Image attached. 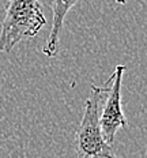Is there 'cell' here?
<instances>
[{
  "mask_svg": "<svg viewBox=\"0 0 147 158\" xmlns=\"http://www.w3.org/2000/svg\"><path fill=\"white\" fill-rule=\"evenodd\" d=\"M113 82V74L102 86L91 85L90 95L84 102V112L75 134L76 158H117L112 146L106 143L100 124V104Z\"/></svg>",
  "mask_w": 147,
  "mask_h": 158,
  "instance_id": "1",
  "label": "cell"
},
{
  "mask_svg": "<svg viewBox=\"0 0 147 158\" xmlns=\"http://www.w3.org/2000/svg\"><path fill=\"white\" fill-rule=\"evenodd\" d=\"M45 23L38 0H8L0 30V55L11 52L23 40L35 37Z\"/></svg>",
  "mask_w": 147,
  "mask_h": 158,
  "instance_id": "2",
  "label": "cell"
},
{
  "mask_svg": "<svg viewBox=\"0 0 147 158\" xmlns=\"http://www.w3.org/2000/svg\"><path fill=\"white\" fill-rule=\"evenodd\" d=\"M125 67L119 64L113 71V82L106 93V101L100 110V124L106 143L112 146L117 131L128 127L121 108V83Z\"/></svg>",
  "mask_w": 147,
  "mask_h": 158,
  "instance_id": "3",
  "label": "cell"
},
{
  "mask_svg": "<svg viewBox=\"0 0 147 158\" xmlns=\"http://www.w3.org/2000/svg\"><path fill=\"white\" fill-rule=\"evenodd\" d=\"M79 0H51V7L53 12L52 18V27L49 37L45 42V47L42 48V53L48 57H53L57 53L59 41H60V33L64 25V19L68 11L74 7Z\"/></svg>",
  "mask_w": 147,
  "mask_h": 158,
  "instance_id": "4",
  "label": "cell"
},
{
  "mask_svg": "<svg viewBox=\"0 0 147 158\" xmlns=\"http://www.w3.org/2000/svg\"><path fill=\"white\" fill-rule=\"evenodd\" d=\"M119 4H125V3H128V0H116Z\"/></svg>",
  "mask_w": 147,
  "mask_h": 158,
  "instance_id": "5",
  "label": "cell"
}]
</instances>
